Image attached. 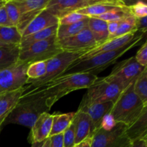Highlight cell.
I'll list each match as a JSON object with an SVG mask.
<instances>
[{"label":"cell","mask_w":147,"mask_h":147,"mask_svg":"<svg viewBox=\"0 0 147 147\" xmlns=\"http://www.w3.org/2000/svg\"><path fill=\"white\" fill-rule=\"evenodd\" d=\"M87 16L83 15L78 12H71L66 14L65 16L63 17L62 18L59 19L58 24H74V23L78 22L87 18Z\"/></svg>","instance_id":"e575fe53"},{"label":"cell","mask_w":147,"mask_h":147,"mask_svg":"<svg viewBox=\"0 0 147 147\" xmlns=\"http://www.w3.org/2000/svg\"><path fill=\"white\" fill-rule=\"evenodd\" d=\"M75 127L76 145L93 134V124L90 117L86 113L77 111L72 121Z\"/></svg>","instance_id":"e0dca14e"},{"label":"cell","mask_w":147,"mask_h":147,"mask_svg":"<svg viewBox=\"0 0 147 147\" xmlns=\"http://www.w3.org/2000/svg\"><path fill=\"white\" fill-rule=\"evenodd\" d=\"M20 46L0 47V72L15 65L19 62Z\"/></svg>","instance_id":"7402d4cb"},{"label":"cell","mask_w":147,"mask_h":147,"mask_svg":"<svg viewBox=\"0 0 147 147\" xmlns=\"http://www.w3.org/2000/svg\"><path fill=\"white\" fill-rule=\"evenodd\" d=\"M101 0H49L45 9L58 19L93 5Z\"/></svg>","instance_id":"7c38bea8"},{"label":"cell","mask_w":147,"mask_h":147,"mask_svg":"<svg viewBox=\"0 0 147 147\" xmlns=\"http://www.w3.org/2000/svg\"><path fill=\"white\" fill-rule=\"evenodd\" d=\"M89 17H87L85 20L74 24H58L56 33V37L57 40H61L67 37H72L88 27Z\"/></svg>","instance_id":"d4e9b609"},{"label":"cell","mask_w":147,"mask_h":147,"mask_svg":"<svg viewBox=\"0 0 147 147\" xmlns=\"http://www.w3.org/2000/svg\"><path fill=\"white\" fill-rule=\"evenodd\" d=\"M32 147H50V139H47L46 140L42 142H37L32 144Z\"/></svg>","instance_id":"ee69618b"},{"label":"cell","mask_w":147,"mask_h":147,"mask_svg":"<svg viewBox=\"0 0 147 147\" xmlns=\"http://www.w3.org/2000/svg\"><path fill=\"white\" fill-rule=\"evenodd\" d=\"M82 55L83 54L81 53L62 52L47 60L46 73L45 76L37 80L27 81V84H29V86L24 87V93L60 76L69 66L77 61Z\"/></svg>","instance_id":"5b68a950"},{"label":"cell","mask_w":147,"mask_h":147,"mask_svg":"<svg viewBox=\"0 0 147 147\" xmlns=\"http://www.w3.org/2000/svg\"><path fill=\"white\" fill-rule=\"evenodd\" d=\"M6 1H7L6 0H0V9L5 4Z\"/></svg>","instance_id":"f6af8a7d"},{"label":"cell","mask_w":147,"mask_h":147,"mask_svg":"<svg viewBox=\"0 0 147 147\" xmlns=\"http://www.w3.org/2000/svg\"><path fill=\"white\" fill-rule=\"evenodd\" d=\"M17 6L20 14L32 11L45 9L49 0H13Z\"/></svg>","instance_id":"4316f807"},{"label":"cell","mask_w":147,"mask_h":147,"mask_svg":"<svg viewBox=\"0 0 147 147\" xmlns=\"http://www.w3.org/2000/svg\"><path fill=\"white\" fill-rule=\"evenodd\" d=\"M47 61H40L31 63L27 69V76L28 80H35L41 78L46 73Z\"/></svg>","instance_id":"4dcf8cb0"},{"label":"cell","mask_w":147,"mask_h":147,"mask_svg":"<svg viewBox=\"0 0 147 147\" xmlns=\"http://www.w3.org/2000/svg\"><path fill=\"white\" fill-rule=\"evenodd\" d=\"M57 44L63 52L83 55L98 46L88 27L76 35L57 40Z\"/></svg>","instance_id":"8fae6325"},{"label":"cell","mask_w":147,"mask_h":147,"mask_svg":"<svg viewBox=\"0 0 147 147\" xmlns=\"http://www.w3.org/2000/svg\"><path fill=\"white\" fill-rule=\"evenodd\" d=\"M99 78L88 73L60 76L56 78L37 86L23 93L22 96H36L46 99L49 107L52 106L63 96L74 90L88 88Z\"/></svg>","instance_id":"6da1fadb"},{"label":"cell","mask_w":147,"mask_h":147,"mask_svg":"<svg viewBox=\"0 0 147 147\" xmlns=\"http://www.w3.org/2000/svg\"><path fill=\"white\" fill-rule=\"evenodd\" d=\"M114 103L106 102L103 103H94L82 108H78V111L86 113L90 117L93 124V134L100 128L102 120L106 114L110 113Z\"/></svg>","instance_id":"9a60e30c"},{"label":"cell","mask_w":147,"mask_h":147,"mask_svg":"<svg viewBox=\"0 0 147 147\" xmlns=\"http://www.w3.org/2000/svg\"><path fill=\"white\" fill-rule=\"evenodd\" d=\"M24 88L9 93L0 94V129L24 93Z\"/></svg>","instance_id":"ac0fdd59"},{"label":"cell","mask_w":147,"mask_h":147,"mask_svg":"<svg viewBox=\"0 0 147 147\" xmlns=\"http://www.w3.org/2000/svg\"><path fill=\"white\" fill-rule=\"evenodd\" d=\"M131 147H147V139H139L132 142Z\"/></svg>","instance_id":"7bdbcfd3"},{"label":"cell","mask_w":147,"mask_h":147,"mask_svg":"<svg viewBox=\"0 0 147 147\" xmlns=\"http://www.w3.org/2000/svg\"><path fill=\"white\" fill-rule=\"evenodd\" d=\"M22 37L16 27H0V47L20 46Z\"/></svg>","instance_id":"cb8c5ba5"},{"label":"cell","mask_w":147,"mask_h":147,"mask_svg":"<svg viewBox=\"0 0 147 147\" xmlns=\"http://www.w3.org/2000/svg\"><path fill=\"white\" fill-rule=\"evenodd\" d=\"M92 144V136L86 138L83 141L80 142L78 144H76L74 147H91Z\"/></svg>","instance_id":"b9f144b4"},{"label":"cell","mask_w":147,"mask_h":147,"mask_svg":"<svg viewBox=\"0 0 147 147\" xmlns=\"http://www.w3.org/2000/svg\"><path fill=\"white\" fill-rule=\"evenodd\" d=\"M126 133L132 142L139 139H147V109L136 121L127 126Z\"/></svg>","instance_id":"ffe728a7"},{"label":"cell","mask_w":147,"mask_h":147,"mask_svg":"<svg viewBox=\"0 0 147 147\" xmlns=\"http://www.w3.org/2000/svg\"><path fill=\"white\" fill-rule=\"evenodd\" d=\"M127 6L131 14L136 18L147 17V4L144 1H138Z\"/></svg>","instance_id":"d6a6232c"},{"label":"cell","mask_w":147,"mask_h":147,"mask_svg":"<svg viewBox=\"0 0 147 147\" xmlns=\"http://www.w3.org/2000/svg\"><path fill=\"white\" fill-rule=\"evenodd\" d=\"M28 65L18 62L15 65L0 72V94L24 88L28 80L27 76Z\"/></svg>","instance_id":"30bf717a"},{"label":"cell","mask_w":147,"mask_h":147,"mask_svg":"<svg viewBox=\"0 0 147 147\" xmlns=\"http://www.w3.org/2000/svg\"><path fill=\"white\" fill-rule=\"evenodd\" d=\"M133 83L122 91L109 113L116 123H122L127 126L136 121L147 109V105L135 94Z\"/></svg>","instance_id":"277c9868"},{"label":"cell","mask_w":147,"mask_h":147,"mask_svg":"<svg viewBox=\"0 0 147 147\" xmlns=\"http://www.w3.org/2000/svg\"><path fill=\"white\" fill-rule=\"evenodd\" d=\"M127 126L116 123L110 131L100 129L92 136L91 147H131L132 142L126 135Z\"/></svg>","instance_id":"ba28073f"},{"label":"cell","mask_w":147,"mask_h":147,"mask_svg":"<svg viewBox=\"0 0 147 147\" xmlns=\"http://www.w3.org/2000/svg\"><path fill=\"white\" fill-rule=\"evenodd\" d=\"M12 26L13 25L10 22L9 20L7 17L4 5L0 9V27H12Z\"/></svg>","instance_id":"f35d334b"},{"label":"cell","mask_w":147,"mask_h":147,"mask_svg":"<svg viewBox=\"0 0 147 147\" xmlns=\"http://www.w3.org/2000/svg\"><path fill=\"white\" fill-rule=\"evenodd\" d=\"M144 35L145 34L142 33L137 34L131 42L119 50L96 55L84 60H78L69 66L61 76L76 73H88L96 76L106 67L113 65L121 56L136 46L143 39Z\"/></svg>","instance_id":"7a4b0ae2"},{"label":"cell","mask_w":147,"mask_h":147,"mask_svg":"<svg viewBox=\"0 0 147 147\" xmlns=\"http://www.w3.org/2000/svg\"><path fill=\"white\" fill-rule=\"evenodd\" d=\"M137 32L136 18L131 14L120 22L119 28L112 38L122 37V36L131 34V33H136Z\"/></svg>","instance_id":"f1b7e54d"},{"label":"cell","mask_w":147,"mask_h":147,"mask_svg":"<svg viewBox=\"0 0 147 147\" xmlns=\"http://www.w3.org/2000/svg\"><path fill=\"white\" fill-rule=\"evenodd\" d=\"M136 36V33H131V34H126V35L122 36V37L109 39L103 44L97 46L90 51L83 54L78 60H84V59L90 58L96 55L119 50L131 42Z\"/></svg>","instance_id":"4fadbf2b"},{"label":"cell","mask_w":147,"mask_h":147,"mask_svg":"<svg viewBox=\"0 0 147 147\" xmlns=\"http://www.w3.org/2000/svg\"><path fill=\"white\" fill-rule=\"evenodd\" d=\"M120 22H107V28L109 34V40L111 39L115 34V33L116 32L118 28H119Z\"/></svg>","instance_id":"60d3db41"},{"label":"cell","mask_w":147,"mask_h":147,"mask_svg":"<svg viewBox=\"0 0 147 147\" xmlns=\"http://www.w3.org/2000/svg\"><path fill=\"white\" fill-rule=\"evenodd\" d=\"M57 27H58V24L48 27V28L45 29V30H40L37 32L22 37L20 45V50H24V49L30 47V45L34 44V43L43 41V40H47V39L53 37V36L56 35Z\"/></svg>","instance_id":"603a6c76"},{"label":"cell","mask_w":147,"mask_h":147,"mask_svg":"<svg viewBox=\"0 0 147 147\" xmlns=\"http://www.w3.org/2000/svg\"><path fill=\"white\" fill-rule=\"evenodd\" d=\"M145 68L146 67H142L136 62L134 56L116 65L111 74L105 78L109 81L116 83L124 90L136 80Z\"/></svg>","instance_id":"9c48e42d"},{"label":"cell","mask_w":147,"mask_h":147,"mask_svg":"<svg viewBox=\"0 0 147 147\" xmlns=\"http://www.w3.org/2000/svg\"><path fill=\"white\" fill-rule=\"evenodd\" d=\"M75 114L76 112L53 115V123L50 136L63 134V132L71 124Z\"/></svg>","instance_id":"484cf974"},{"label":"cell","mask_w":147,"mask_h":147,"mask_svg":"<svg viewBox=\"0 0 147 147\" xmlns=\"http://www.w3.org/2000/svg\"><path fill=\"white\" fill-rule=\"evenodd\" d=\"M123 90L116 83L106 80L105 77L99 78L98 80L90 88L83 96L78 108L84 107L94 103H103L106 102L115 103Z\"/></svg>","instance_id":"8992f818"},{"label":"cell","mask_w":147,"mask_h":147,"mask_svg":"<svg viewBox=\"0 0 147 147\" xmlns=\"http://www.w3.org/2000/svg\"><path fill=\"white\" fill-rule=\"evenodd\" d=\"M136 27L137 31L142 34H146L147 30V17L136 18Z\"/></svg>","instance_id":"ab89813d"},{"label":"cell","mask_w":147,"mask_h":147,"mask_svg":"<svg viewBox=\"0 0 147 147\" xmlns=\"http://www.w3.org/2000/svg\"><path fill=\"white\" fill-rule=\"evenodd\" d=\"M129 15H131V13L127 6V7H117L101 15L93 17H96L106 22H120L129 17Z\"/></svg>","instance_id":"f546056e"},{"label":"cell","mask_w":147,"mask_h":147,"mask_svg":"<svg viewBox=\"0 0 147 147\" xmlns=\"http://www.w3.org/2000/svg\"><path fill=\"white\" fill-rule=\"evenodd\" d=\"M58 22L59 19L57 17L45 9L28 24L22 33V37H26L40 30L57 25L58 24Z\"/></svg>","instance_id":"2e32d148"},{"label":"cell","mask_w":147,"mask_h":147,"mask_svg":"<svg viewBox=\"0 0 147 147\" xmlns=\"http://www.w3.org/2000/svg\"><path fill=\"white\" fill-rule=\"evenodd\" d=\"M4 8H5L7 17H8L10 22L13 26L16 27L18 24L20 14L14 1L9 0V1H6L5 4H4Z\"/></svg>","instance_id":"1f68e13d"},{"label":"cell","mask_w":147,"mask_h":147,"mask_svg":"<svg viewBox=\"0 0 147 147\" xmlns=\"http://www.w3.org/2000/svg\"><path fill=\"white\" fill-rule=\"evenodd\" d=\"M133 88L135 94L144 104L147 105V67L134 82Z\"/></svg>","instance_id":"83f0119b"},{"label":"cell","mask_w":147,"mask_h":147,"mask_svg":"<svg viewBox=\"0 0 147 147\" xmlns=\"http://www.w3.org/2000/svg\"><path fill=\"white\" fill-rule=\"evenodd\" d=\"M136 62L142 67H147V42L145 41L134 56Z\"/></svg>","instance_id":"d590c367"},{"label":"cell","mask_w":147,"mask_h":147,"mask_svg":"<svg viewBox=\"0 0 147 147\" xmlns=\"http://www.w3.org/2000/svg\"><path fill=\"white\" fill-rule=\"evenodd\" d=\"M116 124V122L115 121L113 116L110 113H108L103 117L101 122V125H100V128L106 131H110L114 127Z\"/></svg>","instance_id":"8d00e7d4"},{"label":"cell","mask_w":147,"mask_h":147,"mask_svg":"<svg viewBox=\"0 0 147 147\" xmlns=\"http://www.w3.org/2000/svg\"><path fill=\"white\" fill-rule=\"evenodd\" d=\"M50 147H64L63 142V134L53 135L49 137Z\"/></svg>","instance_id":"74e56055"},{"label":"cell","mask_w":147,"mask_h":147,"mask_svg":"<svg viewBox=\"0 0 147 147\" xmlns=\"http://www.w3.org/2000/svg\"><path fill=\"white\" fill-rule=\"evenodd\" d=\"M117 7H127L126 1L120 0H101L93 5L82 9L76 12L89 17H97Z\"/></svg>","instance_id":"d6986e66"},{"label":"cell","mask_w":147,"mask_h":147,"mask_svg":"<svg viewBox=\"0 0 147 147\" xmlns=\"http://www.w3.org/2000/svg\"><path fill=\"white\" fill-rule=\"evenodd\" d=\"M76 133L73 123L63 132L64 147H74L76 146Z\"/></svg>","instance_id":"836d02e7"},{"label":"cell","mask_w":147,"mask_h":147,"mask_svg":"<svg viewBox=\"0 0 147 147\" xmlns=\"http://www.w3.org/2000/svg\"><path fill=\"white\" fill-rule=\"evenodd\" d=\"M62 52L57 44V37L54 35L20 50L19 62L30 65L36 62L47 61Z\"/></svg>","instance_id":"52a82bcc"},{"label":"cell","mask_w":147,"mask_h":147,"mask_svg":"<svg viewBox=\"0 0 147 147\" xmlns=\"http://www.w3.org/2000/svg\"><path fill=\"white\" fill-rule=\"evenodd\" d=\"M53 123V115L44 113L39 116L30 129L28 141L30 144L42 142L48 139Z\"/></svg>","instance_id":"5bb4252c"},{"label":"cell","mask_w":147,"mask_h":147,"mask_svg":"<svg viewBox=\"0 0 147 147\" xmlns=\"http://www.w3.org/2000/svg\"><path fill=\"white\" fill-rule=\"evenodd\" d=\"M50 109L45 98L36 96H22L3 125L14 123L31 129L39 116L49 113Z\"/></svg>","instance_id":"3957f363"},{"label":"cell","mask_w":147,"mask_h":147,"mask_svg":"<svg viewBox=\"0 0 147 147\" xmlns=\"http://www.w3.org/2000/svg\"><path fill=\"white\" fill-rule=\"evenodd\" d=\"M88 27L98 46L106 42L109 38L107 22L96 17H89Z\"/></svg>","instance_id":"44dd1931"}]
</instances>
